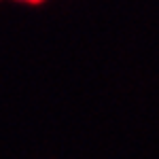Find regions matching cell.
<instances>
[{
    "mask_svg": "<svg viewBox=\"0 0 159 159\" xmlns=\"http://www.w3.org/2000/svg\"><path fill=\"white\" fill-rule=\"evenodd\" d=\"M25 2H36V0H25Z\"/></svg>",
    "mask_w": 159,
    "mask_h": 159,
    "instance_id": "obj_1",
    "label": "cell"
}]
</instances>
